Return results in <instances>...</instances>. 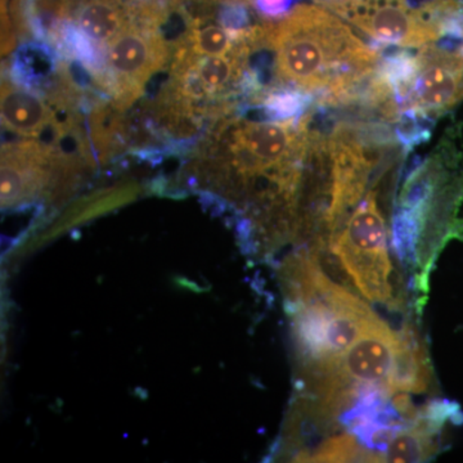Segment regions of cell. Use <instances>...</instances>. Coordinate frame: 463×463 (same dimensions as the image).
<instances>
[{"mask_svg":"<svg viewBox=\"0 0 463 463\" xmlns=\"http://www.w3.org/2000/svg\"><path fill=\"white\" fill-rule=\"evenodd\" d=\"M327 249L365 298L373 303H392L388 228L377 205L376 191L365 194Z\"/></svg>","mask_w":463,"mask_h":463,"instance_id":"obj_3","label":"cell"},{"mask_svg":"<svg viewBox=\"0 0 463 463\" xmlns=\"http://www.w3.org/2000/svg\"><path fill=\"white\" fill-rule=\"evenodd\" d=\"M248 56V51L233 56H210L200 67V80L206 90H223L224 88L236 83L242 75V57Z\"/></svg>","mask_w":463,"mask_h":463,"instance_id":"obj_11","label":"cell"},{"mask_svg":"<svg viewBox=\"0 0 463 463\" xmlns=\"http://www.w3.org/2000/svg\"><path fill=\"white\" fill-rule=\"evenodd\" d=\"M307 462H385L383 453H374L350 434L328 438Z\"/></svg>","mask_w":463,"mask_h":463,"instance_id":"obj_10","label":"cell"},{"mask_svg":"<svg viewBox=\"0 0 463 463\" xmlns=\"http://www.w3.org/2000/svg\"><path fill=\"white\" fill-rule=\"evenodd\" d=\"M81 32L94 41L109 42L125 29V14L118 0H87L78 14Z\"/></svg>","mask_w":463,"mask_h":463,"instance_id":"obj_9","label":"cell"},{"mask_svg":"<svg viewBox=\"0 0 463 463\" xmlns=\"http://www.w3.org/2000/svg\"><path fill=\"white\" fill-rule=\"evenodd\" d=\"M288 307L307 386L332 373L347 349L383 321L364 300L332 282L322 268L306 294Z\"/></svg>","mask_w":463,"mask_h":463,"instance_id":"obj_2","label":"cell"},{"mask_svg":"<svg viewBox=\"0 0 463 463\" xmlns=\"http://www.w3.org/2000/svg\"><path fill=\"white\" fill-rule=\"evenodd\" d=\"M143 33L125 27L109 48V65L116 74L128 80H141L154 65V47Z\"/></svg>","mask_w":463,"mask_h":463,"instance_id":"obj_7","label":"cell"},{"mask_svg":"<svg viewBox=\"0 0 463 463\" xmlns=\"http://www.w3.org/2000/svg\"><path fill=\"white\" fill-rule=\"evenodd\" d=\"M463 99V44L448 50L437 43L416 51V72L403 111L435 118Z\"/></svg>","mask_w":463,"mask_h":463,"instance_id":"obj_4","label":"cell"},{"mask_svg":"<svg viewBox=\"0 0 463 463\" xmlns=\"http://www.w3.org/2000/svg\"><path fill=\"white\" fill-rule=\"evenodd\" d=\"M261 41L272 47L279 80L321 106L354 105L380 66L379 48L321 5H298L277 25H264Z\"/></svg>","mask_w":463,"mask_h":463,"instance_id":"obj_1","label":"cell"},{"mask_svg":"<svg viewBox=\"0 0 463 463\" xmlns=\"http://www.w3.org/2000/svg\"><path fill=\"white\" fill-rule=\"evenodd\" d=\"M194 47L203 56H222L232 50L231 36L223 27L206 25L194 35Z\"/></svg>","mask_w":463,"mask_h":463,"instance_id":"obj_12","label":"cell"},{"mask_svg":"<svg viewBox=\"0 0 463 463\" xmlns=\"http://www.w3.org/2000/svg\"><path fill=\"white\" fill-rule=\"evenodd\" d=\"M444 426L432 421L419 411L416 420L403 431L398 432L383 450L385 462H423L437 455L435 437Z\"/></svg>","mask_w":463,"mask_h":463,"instance_id":"obj_6","label":"cell"},{"mask_svg":"<svg viewBox=\"0 0 463 463\" xmlns=\"http://www.w3.org/2000/svg\"><path fill=\"white\" fill-rule=\"evenodd\" d=\"M3 123L20 134H35L47 127L50 114L41 99L8 83L2 87Z\"/></svg>","mask_w":463,"mask_h":463,"instance_id":"obj_8","label":"cell"},{"mask_svg":"<svg viewBox=\"0 0 463 463\" xmlns=\"http://www.w3.org/2000/svg\"><path fill=\"white\" fill-rule=\"evenodd\" d=\"M295 0H254L255 8L268 17H279L288 14Z\"/></svg>","mask_w":463,"mask_h":463,"instance_id":"obj_13","label":"cell"},{"mask_svg":"<svg viewBox=\"0 0 463 463\" xmlns=\"http://www.w3.org/2000/svg\"><path fill=\"white\" fill-rule=\"evenodd\" d=\"M431 367L428 353L419 335L411 326L398 332L394 364L389 377V389L397 392H425L430 385Z\"/></svg>","mask_w":463,"mask_h":463,"instance_id":"obj_5","label":"cell"}]
</instances>
